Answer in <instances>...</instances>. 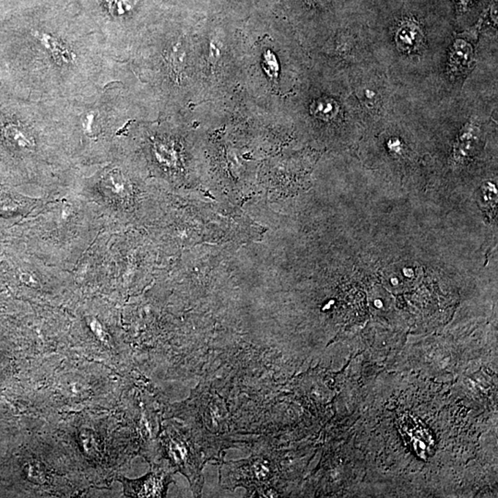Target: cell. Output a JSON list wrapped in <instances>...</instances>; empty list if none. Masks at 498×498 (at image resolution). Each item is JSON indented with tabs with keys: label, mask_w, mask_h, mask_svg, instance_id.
Here are the masks:
<instances>
[{
	"label": "cell",
	"mask_w": 498,
	"mask_h": 498,
	"mask_svg": "<svg viewBox=\"0 0 498 498\" xmlns=\"http://www.w3.org/2000/svg\"><path fill=\"white\" fill-rule=\"evenodd\" d=\"M472 59V46L464 40H456L450 50L448 70L451 73L461 72L469 67Z\"/></svg>",
	"instance_id": "cell-7"
},
{
	"label": "cell",
	"mask_w": 498,
	"mask_h": 498,
	"mask_svg": "<svg viewBox=\"0 0 498 498\" xmlns=\"http://www.w3.org/2000/svg\"><path fill=\"white\" fill-rule=\"evenodd\" d=\"M472 2L473 0H457V5H458L459 10L461 12H465Z\"/></svg>",
	"instance_id": "cell-9"
},
{
	"label": "cell",
	"mask_w": 498,
	"mask_h": 498,
	"mask_svg": "<svg viewBox=\"0 0 498 498\" xmlns=\"http://www.w3.org/2000/svg\"><path fill=\"white\" fill-rule=\"evenodd\" d=\"M65 143L52 101L35 99L0 79V180L26 179Z\"/></svg>",
	"instance_id": "cell-2"
},
{
	"label": "cell",
	"mask_w": 498,
	"mask_h": 498,
	"mask_svg": "<svg viewBox=\"0 0 498 498\" xmlns=\"http://www.w3.org/2000/svg\"><path fill=\"white\" fill-rule=\"evenodd\" d=\"M396 43L401 50L415 51L419 48L423 42V32L415 21H405L399 26L396 32Z\"/></svg>",
	"instance_id": "cell-6"
},
{
	"label": "cell",
	"mask_w": 498,
	"mask_h": 498,
	"mask_svg": "<svg viewBox=\"0 0 498 498\" xmlns=\"http://www.w3.org/2000/svg\"><path fill=\"white\" fill-rule=\"evenodd\" d=\"M338 105L332 100L319 101L312 106V111L317 117L321 119H332L338 113Z\"/></svg>",
	"instance_id": "cell-8"
},
{
	"label": "cell",
	"mask_w": 498,
	"mask_h": 498,
	"mask_svg": "<svg viewBox=\"0 0 498 498\" xmlns=\"http://www.w3.org/2000/svg\"><path fill=\"white\" fill-rule=\"evenodd\" d=\"M170 483V477L163 472L149 473L137 481H128L125 484L128 497H164Z\"/></svg>",
	"instance_id": "cell-4"
},
{
	"label": "cell",
	"mask_w": 498,
	"mask_h": 498,
	"mask_svg": "<svg viewBox=\"0 0 498 498\" xmlns=\"http://www.w3.org/2000/svg\"><path fill=\"white\" fill-rule=\"evenodd\" d=\"M8 81L35 99H68L119 81L120 64L94 30L48 20L13 21L0 29Z\"/></svg>",
	"instance_id": "cell-1"
},
{
	"label": "cell",
	"mask_w": 498,
	"mask_h": 498,
	"mask_svg": "<svg viewBox=\"0 0 498 498\" xmlns=\"http://www.w3.org/2000/svg\"><path fill=\"white\" fill-rule=\"evenodd\" d=\"M52 102L65 143L81 144L86 152H92V144L100 145V152L105 150L130 122V98L121 81L92 94Z\"/></svg>",
	"instance_id": "cell-3"
},
{
	"label": "cell",
	"mask_w": 498,
	"mask_h": 498,
	"mask_svg": "<svg viewBox=\"0 0 498 498\" xmlns=\"http://www.w3.org/2000/svg\"><path fill=\"white\" fill-rule=\"evenodd\" d=\"M480 138V130L475 123H467L459 133L454 148V157L457 161L465 160L472 155Z\"/></svg>",
	"instance_id": "cell-5"
}]
</instances>
